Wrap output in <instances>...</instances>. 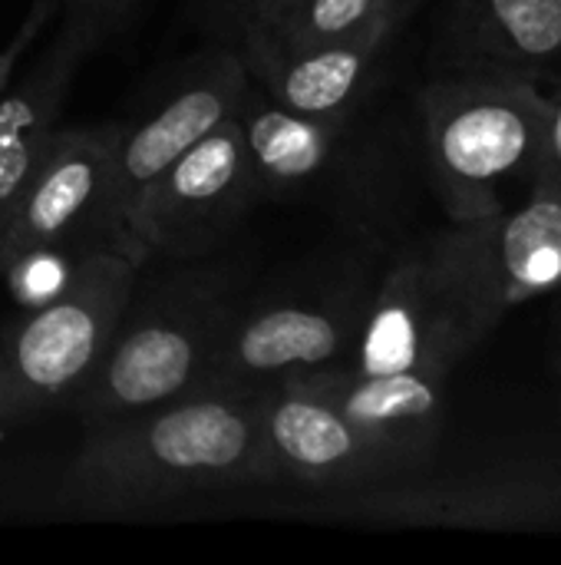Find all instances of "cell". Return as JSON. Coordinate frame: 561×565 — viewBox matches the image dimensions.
<instances>
[{
	"instance_id": "1",
	"label": "cell",
	"mask_w": 561,
	"mask_h": 565,
	"mask_svg": "<svg viewBox=\"0 0 561 565\" xmlns=\"http://www.w3.org/2000/svg\"><path fill=\"white\" fill-rule=\"evenodd\" d=\"M261 394L202 387L89 430L60 480V507L109 516L281 480L261 434Z\"/></svg>"
},
{
	"instance_id": "2",
	"label": "cell",
	"mask_w": 561,
	"mask_h": 565,
	"mask_svg": "<svg viewBox=\"0 0 561 565\" xmlns=\"http://www.w3.org/2000/svg\"><path fill=\"white\" fill-rule=\"evenodd\" d=\"M486 225L489 215L446 222L393 258L367 298L350 371L453 377L499 328L506 308L486 265Z\"/></svg>"
},
{
	"instance_id": "3",
	"label": "cell",
	"mask_w": 561,
	"mask_h": 565,
	"mask_svg": "<svg viewBox=\"0 0 561 565\" xmlns=\"http://www.w3.org/2000/svg\"><path fill=\"white\" fill-rule=\"evenodd\" d=\"M427 182L446 222H473L529 189L542 162L549 96L529 83L436 73L413 99Z\"/></svg>"
},
{
	"instance_id": "4",
	"label": "cell",
	"mask_w": 561,
	"mask_h": 565,
	"mask_svg": "<svg viewBox=\"0 0 561 565\" xmlns=\"http://www.w3.org/2000/svg\"><path fill=\"white\" fill-rule=\"evenodd\" d=\"M136 268L129 255L93 248L53 301L0 331V434L69 404L89 381L132 305Z\"/></svg>"
},
{
	"instance_id": "5",
	"label": "cell",
	"mask_w": 561,
	"mask_h": 565,
	"mask_svg": "<svg viewBox=\"0 0 561 565\" xmlns=\"http://www.w3.org/2000/svg\"><path fill=\"white\" fill-rule=\"evenodd\" d=\"M228 324L231 315L218 291L202 285L165 291L132 321L122 315L106 354L69 407L96 430L195 391Z\"/></svg>"
},
{
	"instance_id": "6",
	"label": "cell",
	"mask_w": 561,
	"mask_h": 565,
	"mask_svg": "<svg viewBox=\"0 0 561 565\" xmlns=\"http://www.w3.org/2000/svg\"><path fill=\"white\" fill-rule=\"evenodd\" d=\"M122 126L56 129L17 199L0 212V271L36 248H109L142 262L116 205Z\"/></svg>"
},
{
	"instance_id": "7",
	"label": "cell",
	"mask_w": 561,
	"mask_h": 565,
	"mask_svg": "<svg viewBox=\"0 0 561 565\" xmlns=\"http://www.w3.org/2000/svg\"><path fill=\"white\" fill-rule=\"evenodd\" d=\"M261 195L241 129L228 116L132 199L126 228L142 258H198L225 242Z\"/></svg>"
},
{
	"instance_id": "8",
	"label": "cell",
	"mask_w": 561,
	"mask_h": 565,
	"mask_svg": "<svg viewBox=\"0 0 561 565\" xmlns=\"http://www.w3.org/2000/svg\"><path fill=\"white\" fill-rule=\"evenodd\" d=\"M337 510L393 526L561 533V467H489L446 480L417 473L354 490Z\"/></svg>"
},
{
	"instance_id": "9",
	"label": "cell",
	"mask_w": 561,
	"mask_h": 565,
	"mask_svg": "<svg viewBox=\"0 0 561 565\" xmlns=\"http://www.w3.org/2000/svg\"><path fill=\"white\" fill-rule=\"evenodd\" d=\"M261 434L281 480L321 490L354 493L417 477L433 463L367 434L334 404L298 384H278L261 394Z\"/></svg>"
},
{
	"instance_id": "10",
	"label": "cell",
	"mask_w": 561,
	"mask_h": 565,
	"mask_svg": "<svg viewBox=\"0 0 561 565\" xmlns=\"http://www.w3.org/2000/svg\"><path fill=\"white\" fill-rule=\"evenodd\" d=\"M370 291L331 301L271 305L225 328L202 387L268 391L284 381L350 361Z\"/></svg>"
},
{
	"instance_id": "11",
	"label": "cell",
	"mask_w": 561,
	"mask_h": 565,
	"mask_svg": "<svg viewBox=\"0 0 561 565\" xmlns=\"http://www.w3.org/2000/svg\"><path fill=\"white\" fill-rule=\"evenodd\" d=\"M430 76H499L561 89V0H433Z\"/></svg>"
},
{
	"instance_id": "12",
	"label": "cell",
	"mask_w": 561,
	"mask_h": 565,
	"mask_svg": "<svg viewBox=\"0 0 561 565\" xmlns=\"http://www.w3.org/2000/svg\"><path fill=\"white\" fill-rule=\"evenodd\" d=\"M248 66L238 53H215L202 63L149 119L119 132L116 146V205L126 222L132 199L182 152L222 126L248 86Z\"/></svg>"
},
{
	"instance_id": "13",
	"label": "cell",
	"mask_w": 561,
	"mask_h": 565,
	"mask_svg": "<svg viewBox=\"0 0 561 565\" xmlns=\"http://www.w3.org/2000/svg\"><path fill=\"white\" fill-rule=\"evenodd\" d=\"M93 40H96V23L69 13L60 36L3 93L0 99V212L26 185L50 139L56 136L66 93Z\"/></svg>"
},
{
	"instance_id": "14",
	"label": "cell",
	"mask_w": 561,
	"mask_h": 565,
	"mask_svg": "<svg viewBox=\"0 0 561 565\" xmlns=\"http://www.w3.org/2000/svg\"><path fill=\"white\" fill-rule=\"evenodd\" d=\"M284 384H298L327 404H334L347 420L364 427L367 434L413 450L433 460L440 430H443V407H446V384L450 377L433 374H357L347 364L314 371Z\"/></svg>"
},
{
	"instance_id": "15",
	"label": "cell",
	"mask_w": 561,
	"mask_h": 565,
	"mask_svg": "<svg viewBox=\"0 0 561 565\" xmlns=\"http://www.w3.org/2000/svg\"><path fill=\"white\" fill-rule=\"evenodd\" d=\"M390 36H360L245 63L248 76L284 109L311 119H354L374 89Z\"/></svg>"
},
{
	"instance_id": "16",
	"label": "cell",
	"mask_w": 561,
	"mask_h": 565,
	"mask_svg": "<svg viewBox=\"0 0 561 565\" xmlns=\"http://www.w3.org/2000/svg\"><path fill=\"white\" fill-rule=\"evenodd\" d=\"M486 265L506 311L561 288V179L536 175L519 205L489 215Z\"/></svg>"
},
{
	"instance_id": "17",
	"label": "cell",
	"mask_w": 561,
	"mask_h": 565,
	"mask_svg": "<svg viewBox=\"0 0 561 565\" xmlns=\"http://www.w3.org/2000/svg\"><path fill=\"white\" fill-rule=\"evenodd\" d=\"M231 119L241 129L251 169L265 192L314 182L331 166L350 119H311L274 103L255 79L235 103Z\"/></svg>"
},
{
	"instance_id": "18",
	"label": "cell",
	"mask_w": 561,
	"mask_h": 565,
	"mask_svg": "<svg viewBox=\"0 0 561 565\" xmlns=\"http://www.w3.org/2000/svg\"><path fill=\"white\" fill-rule=\"evenodd\" d=\"M360 36H397L377 0H265L241 26V60L258 63Z\"/></svg>"
},
{
	"instance_id": "19",
	"label": "cell",
	"mask_w": 561,
	"mask_h": 565,
	"mask_svg": "<svg viewBox=\"0 0 561 565\" xmlns=\"http://www.w3.org/2000/svg\"><path fill=\"white\" fill-rule=\"evenodd\" d=\"M83 255L86 252L36 248V252H26V255L13 258L3 271H7V281H10L13 295L20 298V305L36 308V305L53 301L73 281V271H76Z\"/></svg>"
},
{
	"instance_id": "20",
	"label": "cell",
	"mask_w": 561,
	"mask_h": 565,
	"mask_svg": "<svg viewBox=\"0 0 561 565\" xmlns=\"http://www.w3.org/2000/svg\"><path fill=\"white\" fill-rule=\"evenodd\" d=\"M60 0H33L23 23L17 26V33L7 40V46L0 50V99L10 89V83L17 79V66L23 63V56L30 53V46L36 43V36L43 33V26L50 23V17L56 13Z\"/></svg>"
},
{
	"instance_id": "21",
	"label": "cell",
	"mask_w": 561,
	"mask_h": 565,
	"mask_svg": "<svg viewBox=\"0 0 561 565\" xmlns=\"http://www.w3.org/2000/svg\"><path fill=\"white\" fill-rule=\"evenodd\" d=\"M539 175H555L561 179V89L549 96L546 109V132H542V162Z\"/></svg>"
},
{
	"instance_id": "22",
	"label": "cell",
	"mask_w": 561,
	"mask_h": 565,
	"mask_svg": "<svg viewBox=\"0 0 561 565\" xmlns=\"http://www.w3.org/2000/svg\"><path fill=\"white\" fill-rule=\"evenodd\" d=\"M427 3H433V0H377V13L393 33H400Z\"/></svg>"
},
{
	"instance_id": "23",
	"label": "cell",
	"mask_w": 561,
	"mask_h": 565,
	"mask_svg": "<svg viewBox=\"0 0 561 565\" xmlns=\"http://www.w3.org/2000/svg\"><path fill=\"white\" fill-rule=\"evenodd\" d=\"M261 3H265V0H218V7L228 13V20L238 26V33H241V26L251 20V13H255Z\"/></svg>"
},
{
	"instance_id": "24",
	"label": "cell",
	"mask_w": 561,
	"mask_h": 565,
	"mask_svg": "<svg viewBox=\"0 0 561 565\" xmlns=\"http://www.w3.org/2000/svg\"><path fill=\"white\" fill-rule=\"evenodd\" d=\"M60 3H66L73 17H83V20L96 23V20H99V13H106V10H109V7H116L119 0H60Z\"/></svg>"
}]
</instances>
